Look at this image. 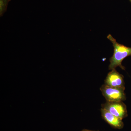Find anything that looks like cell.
I'll return each instance as SVG.
<instances>
[{
  "label": "cell",
  "mask_w": 131,
  "mask_h": 131,
  "mask_svg": "<svg viewBox=\"0 0 131 131\" xmlns=\"http://www.w3.org/2000/svg\"><path fill=\"white\" fill-rule=\"evenodd\" d=\"M107 38L112 43L114 47V53L110 58L108 69L112 70L119 67L125 70V67L122 65V62L124 59L131 56V47H127L118 43L111 34L108 35Z\"/></svg>",
  "instance_id": "obj_1"
},
{
  "label": "cell",
  "mask_w": 131,
  "mask_h": 131,
  "mask_svg": "<svg viewBox=\"0 0 131 131\" xmlns=\"http://www.w3.org/2000/svg\"><path fill=\"white\" fill-rule=\"evenodd\" d=\"M100 90L106 101H123L126 99L124 90L108 86L104 84L101 86Z\"/></svg>",
  "instance_id": "obj_2"
},
{
  "label": "cell",
  "mask_w": 131,
  "mask_h": 131,
  "mask_svg": "<svg viewBox=\"0 0 131 131\" xmlns=\"http://www.w3.org/2000/svg\"><path fill=\"white\" fill-rule=\"evenodd\" d=\"M102 108L122 120L128 115L126 106L123 101H106Z\"/></svg>",
  "instance_id": "obj_3"
},
{
  "label": "cell",
  "mask_w": 131,
  "mask_h": 131,
  "mask_svg": "<svg viewBox=\"0 0 131 131\" xmlns=\"http://www.w3.org/2000/svg\"><path fill=\"white\" fill-rule=\"evenodd\" d=\"M104 84L108 86L125 90L124 76L116 69L112 70L108 74Z\"/></svg>",
  "instance_id": "obj_4"
},
{
  "label": "cell",
  "mask_w": 131,
  "mask_h": 131,
  "mask_svg": "<svg viewBox=\"0 0 131 131\" xmlns=\"http://www.w3.org/2000/svg\"><path fill=\"white\" fill-rule=\"evenodd\" d=\"M102 117L107 123L115 129H122L124 126L122 120L118 118L102 108H101Z\"/></svg>",
  "instance_id": "obj_5"
},
{
  "label": "cell",
  "mask_w": 131,
  "mask_h": 131,
  "mask_svg": "<svg viewBox=\"0 0 131 131\" xmlns=\"http://www.w3.org/2000/svg\"><path fill=\"white\" fill-rule=\"evenodd\" d=\"M11 0H0V16H2L6 12L8 3Z\"/></svg>",
  "instance_id": "obj_6"
},
{
  "label": "cell",
  "mask_w": 131,
  "mask_h": 131,
  "mask_svg": "<svg viewBox=\"0 0 131 131\" xmlns=\"http://www.w3.org/2000/svg\"><path fill=\"white\" fill-rule=\"evenodd\" d=\"M81 131H93L91 130H87V129H84V130H82Z\"/></svg>",
  "instance_id": "obj_7"
},
{
  "label": "cell",
  "mask_w": 131,
  "mask_h": 131,
  "mask_svg": "<svg viewBox=\"0 0 131 131\" xmlns=\"http://www.w3.org/2000/svg\"><path fill=\"white\" fill-rule=\"evenodd\" d=\"M130 1V2L131 3V0H129Z\"/></svg>",
  "instance_id": "obj_8"
}]
</instances>
